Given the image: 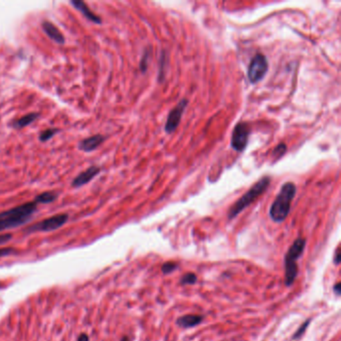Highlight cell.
I'll return each mask as SVG.
<instances>
[{
	"instance_id": "6da1fadb",
	"label": "cell",
	"mask_w": 341,
	"mask_h": 341,
	"mask_svg": "<svg viewBox=\"0 0 341 341\" xmlns=\"http://www.w3.org/2000/svg\"><path fill=\"white\" fill-rule=\"evenodd\" d=\"M37 210L35 201L23 203L9 210L0 212V232L16 228L28 222Z\"/></svg>"
},
{
	"instance_id": "7a4b0ae2",
	"label": "cell",
	"mask_w": 341,
	"mask_h": 341,
	"mask_svg": "<svg viewBox=\"0 0 341 341\" xmlns=\"http://www.w3.org/2000/svg\"><path fill=\"white\" fill-rule=\"evenodd\" d=\"M296 194V186L292 182L284 183L273 201L269 215L270 218L277 223H281L285 220L290 212L291 202Z\"/></svg>"
},
{
	"instance_id": "3957f363",
	"label": "cell",
	"mask_w": 341,
	"mask_h": 341,
	"mask_svg": "<svg viewBox=\"0 0 341 341\" xmlns=\"http://www.w3.org/2000/svg\"><path fill=\"white\" fill-rule=\"evenodd\" d=\"M306 239L298 237L289 247L285 256H284V283L287 287H290L295 282L298 275L297 260L303 254L305 249Z\"/></svg>"
},
{
	"instance_id": "277c9868",
	"label": "cell",
	"mask_w": 341,
	"mask_h": 341,
	"mask_svg": "<svg viewBox=\"0 0 341 341\" xmlns=\"http://www.w3.org/2000/svg\"><path fill=\"white\" fill-rule=\"evenodd\" d=\"M270 184V178L265 176L258 180L244 195H242L229 209L227 217L229 220L235 218L239 213H241L246 207H248L254 200H256L264 191L268 188Z\"/></svg>"
},
{
	"instance_id": "5b68a950",
	"label": "cell",
	"mask_w": 341,
	"mask_h": 341,
	"mask_svg": "<svg viewBox=\"0 0 341 341\" xmlns=\"http://www.w3.org/2000/svg\"><path fill=\"white\" fill-rule=\"evenodd\" d=\"M68 214L60 213L53 215L49 218H46L40 222H37L29 227L25 230L27 233L32 232H49L60 228L67 221H68Z\"/></svg>"
},
{
	"instance_id": "8992f818",
	"label": "cell",
	"mask_w": 341,
	"mask_h": 341,
	"mask_svg": "<svg viewBox=\"0 0 341 341\" xmlns=\"http://www.w3.org/2000/svg\"><path fill=\"white\" fill-rule=\"evenodd\" d=\"M268 70V62L263 54H256L248 66V79L250 83H257L263 79Z\"/></svg>"
},
{
	"instance_id": "52a82bcc",
	"label": "cell",
	"mask_w": 341,
	"mask_h": 341,
	"mask_svg": "<svg viewBox=\"0 0 341 341\" xmlns=\"http://www.w3.org/2000/svg\"><path fill=\"white\" fill-rule=\"evenodd\" d=\"M250 135V127L248 126L247 123L245 122H240L238 123L232 132L231 136V147L237 151V152H242L247 146L248 139Z\"/></svg>"
},
{
	"instance_id": "ba28073f",
	"label": "cell",
	"mask_w": 341,
	"mask_h": 341,
	"mask_svg": "<svg viewBox=\"0 0 341 341\" xmlns=\"http://www.w3.org/2000/svg\"><path fill=\"white\" fill-rule=\"evenodd\" d=\"M187 104H188V100L182 99L171 111H170L169 115L167 117L165 127H164V129L167 133L170 134V133H172L176 130V128L178 127V125L180 123L181 117L183 115V112H184Z\"/></svg>"
},
{
	"instance_id": "9c48e42d",
	"label": "cell",
	"mask_w": 341,
	"mask_h": 341,
	"mask_svg": "<svg viewBox=\"0 0 341 341\" xmlns=\"http://www.w3.org/2000/svg\"><path fill=\"white\" fill-rule=\"evenodd\" d=\"M101 171L100 167L98 166H90L86 170H84L83 172L78 174L72 181V186L73 187H81L85 185L86 183L90 182L92 179H94Z\"/></svg>"
},
{
	"instance_id": "30bf717a",
	"label": "cell",
	"mask_w": 341,
	"mask_h": 341,
	"mask_svg": "<svg viewBox=\"0 0 341 341\" xmlns=\"http://www.w3.org/2000/svg\"><path fill=\"white\" fill-rule=\"evenodd\" d=\"M42 29L46 33V35L51 38L53 41L58 44H64L65 43V37L60 32V30L56 27L52 22L50 21H43L42 22Z\"/></svg>"
},
{
	"instance_id": "8fae6325",
	"label": "cell",
	"mask_w": 341,
	"mask_h": 341,
	"mask_svg": "<svg viewBox=\"0 0 341 341\" xmlns=\"http://www.w3.org/2000/svg\"><path fill=\"white\" fill-rule=\"evenodd\" d=\"M104 140L105 137L101 134H96L91 137H87L79 142V149H81L84 152H91L95 150Z\"/></svg>"
},
{
	"instance_id": "7c38bea8",
	"label": "cell",
	"mask_w": 341,
	"mask_h": 341,
	"mask_svg": "<svg viewBox=\"0 0 341 341\" xmlns=\"http://www.w3.org/2000/svg\"><path fill=\"white\" fill-rule=\"evenodd\" d=\"M203 320H204V317L202 315L187 314V315H183L177 318L176 324L181 328L187 329V328H192L199 325L200 323H202Z\"/></svg>"
},
{
	"instance_id": "4fadbf2b",
	"label": "cell",
	"mask_w": 341,
	"mask_h": 341,
	"mask_svg": "<svg viewBox=\"0 0 341 341\" xmlns=\"http://www.w3.org/2000/svg\"><path fill=\"white\" fill-rule=\"evenodd\" d=\"M78 11H80L88 20H90L91 22L95 23V24H100L102 22V20L100 19V17L98 15H96L95 13H93L90 8L86 5L85 2L80 1V0H73V1L70 2Z\"/></svg>"
},
{
	"instance_id": "5bb4252c",
	"label": "cell",
	"mask_w": 341,
	"mask_h": 341,
	"mask_svg": "<svg viewBox=\"0 0 341 341\" xmlns=\"http://www.w3.org/2000/svg\"><path fill=\"white\" fill-rule=\"evenodd\" d=\"M38 117H39V113H36V112L28 113V114H26V115L20 117L19 119L15 120L12 123V126L14 128H16V129H21V128L25 127V126H28L32 122H34Z\"/></svg>"
},
{
	"instance_id": "9a60e30c",
	"label": "cell",
	"mask_w": 341,
	"mask_h": 341,
	"mask_svg": "<svg viewBox=\"0 0 341 341\" xmlns=\"http://www.w3.org/2000/svg\"><path fill=\"white\" fill-rule=\"evenodd\" d=\"M58 197V195L56 194L55 192H51V191H47V192H43L39 195H37L34 199V201L38 204V203H42V204H47V203H52L56 200V198Z\"/></svg>"
},
{
	"instance_id": "2e32d148",
	"label": "cell",
	"mask_w": 341,
	"mask_h": 341,
	"mask_svg": "<svg viewBox=\"0 0 341 341\" xmlns=\"http://www.w3.org/2000/svg\"><path fill=\"white\" fill-rule=\"evenodd\" d=\"M181 285H192V284H195L197 282V276L195 273L193 272H188L185 273L179 280Z\"/></svg>"
},
{
	"instance_id": "e0dca14e",
	"label": "cell",
	"mask_w": 341,
	"mask_h": 341,
	"mask_svg": "<svg viewBox=\"0 0 341 341\" xmlns=\"http://www.w3.org/2000/svg\"><path fill=\"white\" fill-rule=\"evenodd\" d=\"M311 320H312L311 318H308L307 320H305V321L298 327V329H297V330L294 332V334L292 335V340H298V339H300V338L303 336V334H304V332L306 331L307 327L309 326Z\"/></svg>"
},
{
	"instance_id": "ac0fdd59",
	"label": "cell",
	"mask_w": 341,
	"mask_h": 341,
	"mask_svg": "<svg viewBox=\"0 0 341 341\" xmlns=\"http://www.w3.org/2000/svg\"><path fill=\"white\" fill-rule=\"evenodd\" d=\"M178 263L174 262V261H167L165 263L162 264L161 266V271L163 274L168 275L170 273H172L173 271H175L178 268Z\"/></svg>"
},
{
	"instance_id": "d6986e66",
	"label": "cell",
	"mask_w": 341,
	"mask_h": 341,
	"mask_svg": "<svg viewBox=\"0 0 341 341\" xmlns=\"http://www.w3.org/2000/svg\"><path fill=\"white\" fill-rule=\"evenodd\" d=\"M59 130L57 128H48V129H45L44 131H42L39 135V140L40 141H47L49 139H51L56 133H57Z\"/></svg>"
},
{
	"instance_id": "ffe728a7",
	"label": "cell",
	"mask_w": 341,
	"mask_h": 341,
	"mask_svg": "<svg viewBox=\"0 0 341 341\" xmlns=\"http://www.w3.org/2000/svg\"><path fill=\"white\" fill-rule=\"evenodd\" d=\"M285 151H286V145L284 144V143H281V144H279L277 147L274 148L272 154H273V156H274L275 158H279V157H281L284 153H285Z\"/></svg>"
},
{
	"instance_id": "44dd1931",
	"label": "cell",
	"mask_w": 341,
	"mask_h": 341,
	"mask_svg": "<svg viewBox=\"0 0 341 341\" xmlns=\"http://www.w3.org/2000/svg\"><path fill=\"white\" fill-rule=\"evenodd\" d=\"M16 253V250L12 247H5V248H0V257H5L11 254Z\"/></svg>"
},
{
	"instance_id": "7402d4cb",
	"label": "cell",
	"mask_w": 341,
	"mask_h": 341,
	"mask_svg": "<svg viewBox=\"0 0 341 341\" xmlns=\"http://www.w3.org/2000/svg\"><path fill=\"white\" fill-rule=\"evenodd\" d=\"M12 239V234L10 233H4V234H0V245L5 244L8 241H10Z\"/></svg>"
},
{
	"instance_id": "603a6c76",
	"label": "cell",
	"mask_w": 341,
	"mask_h": 341,
	"mask_svg": "<svg viewBox=\"0 0 341 341\" xmlns=\"http://www.w3.org/2000/svg\"><path fill=\"white\" fill-rule=\"evenodd\" d=\"M333 291H334V293L336 295H340V293H341V284L339 282H337L335 285L333 286Z\"/></svg>"
},
{
	"instance_id": "cb8c5ba5",
	"label": "cell",
	"mask_w": 341,
	"mask_h": 341,
	"mask_svg": "<svg viewBox=\"0 0 341 341\" xmlns=\"http://www.w3.org/2000/svg\"><path fill=\"white\" fill-rule=\"evenodd\" d=\"M340 261H341V253H340L339 251H336L335 257H334V259H333V262H334L335 265H338V264L340 263Z\"/></svg>"
},
{
	"instance_id": "d4e9b609",
	"label": "cell",
	"mask_w": 341,
	"mask_h": 341,
	"mask_svg": "<svg viewBox=\"0 0 341 341\" xmlns=\"http://www.w3.org/2000/svg\"><path fill=\"white\" fill-rule=\"evenodd\" d=\"M77 341H89V337H88L87 334L82 333V334H80V335L78 336Z\"/></svg>"
},
{
	"instance_id": "484cf974",
	"label": "cell",
	"mask_w": 341,
	"mask_h": 341,
	"mask_svg": "<svg viewBox=\"0 0 341 341\" xmlns=\"http://www.w3.org/2000/svg\"><path fill=\"white\" fill-rule=\"evenodd\" d=\"M120 341H130V340H129V338H128L127 336H123V337L120 339Z\"/></svg>"
}]
</instances>
